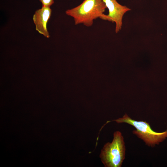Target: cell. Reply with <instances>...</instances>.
Returning a JSON list of instances; mask_svg holds the SVG:
<instances>
[{"instance_id": "5b68a950", "label": "cell", "mask_w": 167, "mask_h": 167, "mask_svg": "<svg viewBox=\"0 0 167 167\" xmlns=\"http://www.w3.org/2000/svg\"><path fill=\"white\" fill-rule=\"evenodd\" d=\"M52 13L50 7L42 6L36 10L33 16V20L36 30L45 37L49 38L50 35L47 28V24Z\"/></svg>"}, {"instance_id": "7a4b0ae2", "label": "cell", "mask_w": 167, "mask_h": 167, "mask_svg": "<svg viewBox=\"0 0 167 167\" xmlns=\"http://www.w3.org/2000/svg\"><path fill=\"white\" fill-rule=\"evenodd\" d=\"M126 147L121 132L115 131L111 142H107L101 149L99 156L105 167H121L125 159Z\"/></svg>"}, {"instance_id": "8992f818", "label": "cell", "mask_w": 167, "mask_h": 167, "mask_svg": "<svg viewBox=\"0 0 167 167\" xmlns=\"http://www.w3.org/2000/svg\"><path fill=\"white\" fill-rule=\"evenodd\" d=\"M42 6L50 7L54 3V0H39Z\"/></svg>"}, {"instance_id": "6da1fadb", "label": "cell", "mask_w": 167, "mask_h": 167, "mask_svg": "<svg viewBox=\"0 0 167 167\" xmlns=\"http://www.w3.org/2000/svg\"><path fill=\"white\" fill-rule=\"evenodd\" d=\"M106 8L102 0H84L78 6L66 10L65 13L73 18L75 25L82 24L90 27L94 20L101 19Z\"/></svg>"}, {"instance_id": "277c9868", "label": "cell", "mask_w": 167, "mask_h": 167, "mask_svg": "<svg viewBox=\"0 0 167 167\" xmlns=\"http://www.w3.org/2000/svg\"><path fill=\"white\" fill-rule=\"evenodd\" d=\"M109 10L107 15L104 14L100 19L107 20L116 24L115 32L117 33L121 30L122 19L124 14L131 10L125 6L119 4L116 0H102Z\"/></svg>"}, {"instance_id": "3957f363", "label": "cell", "mask_w": 167, "mask_h": 167, "mask_svg": "<svg viewBox=\"0 0 167 167\" xmlns=\"http://www.w3.org/2000/svg\"><path fill=\"white\" fill-rule=\"evenodd\" d=\"M113 121L118 124L126 123L135 127L136 129L132 131L133 134L142 140L148 146L153 147L167 137V129L162 132H155L152 130L149 124L146 121L135 120L126 114Z\"/></svg>"}]
</instances>
